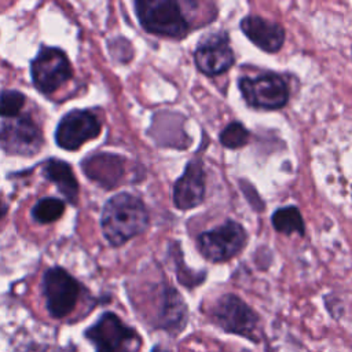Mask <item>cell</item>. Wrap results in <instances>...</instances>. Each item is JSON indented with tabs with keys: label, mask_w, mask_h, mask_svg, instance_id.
Here are the masks:
<instances>
[{
	"label": "cell",
	"mask_w": 352,
	"mask_h": 352,
	"mask_svg": "<svg viewBox=\"0 0 352 352\" xmlns=\"http://www.w3.org/2000/svg\"><path fill=\"white\" fill-rule=\"evenodd\" d=\"M148 226V212L138 197L120 192L110 198L102 212L100 227L104 238L120 246L131 238L142 234Z\"/></svg>",
	"instance_id": "6da1fadb"
},
{
	"label": "cell",
	"mask_w": 352,
	"mask_h": 352,
	"mask_svg": "<svg viewBox=\"0 0 352 352\" xmlns=\"http://www.w3.org/2000/svg\"><path fill=\"white\" fill-rule=\"evenodd\" d=\"M208 315L213 324L227 334L239 336L253 344L261 341L263 330L258 314L235 294L220 296Z\"/></svg>",
	"instance_id": "7a4b0ae2"
},
{
	"label": "cell",
	"mask_w": 352,
	"mask_h": 352,
	"mask_svg": "<svg viewBox=\"0 0 352 352\" xmlns=\"http://www.w3.org/2000/svg\"><path fill=\"white\" fill-rule=\"evenodd\" d=\"M84 336L92 342L95 352H136L142 344L139 333L109 311L103 312Z\"/></svg>",
	"instance_id": "3957f363"
},
{
	"label": "cell",
	"mask_w": 352,
	"mask_h": 352,
	"mask_svg": "<svg viewBox=\"0 0 352 352\" xmlns=\"http://www.w3.org/2000/svg\"><path fill=\"white\" fill-rule=\"evenodd\" d=\"M140 25L150 33L165 37H183L188 30L179 3L173 0H140L135 3Z\"/></svg>",
	"instance_id": "277c9868"
},
{
	"label": "cell",
	"mask_w": 352,
	"mask_h": 352,
	"mask_svg": "<svg viewBox=\"0 0 352 352\" xmlns=\"http://www.w3.org/2000/svg\"><path fill=\"white\" fill-rule=\"evenodd\" d=\"M45 308L55 319H62L73 312L80 296V283L66 270L52 267L43 276Z\"/></svg>",
	"instance_id": "5b68a950"
},
{
	"label": "cell",
	"mask_w": 352,
	"mask_h": 352,
	"mask_svg": "<svg viewBox=\"0 0 352 352\" xmlns=\"http://www.w3.org/2000/svg\"><path fill=\"white\" fill-rule=\"evenodd\" d=\"M238 87L246 103L254 109L276 110L283 107L289 100L287 84L276 73L242 77L238 81Z\"/></svg>",
	"instance_id": "8992f818"
},
{
	"label": "cell",
	"mask_w": 352,
	"mask_h": 352,
	"mask_svg": "<svg viewBox=\"0 0 352 352\" xmlns=\"http://www.w3.org/2000/svg\"><path fill=\"white\" fill-rule=\"evenodd\" d=\"M246 231L232 220L205 231L198 236L201 253L213 263H221L236 256L246 245Z\"/></svg>",
	"instance_id": "52a82bcc"
},
{
	"label": "cell",
	"mask_w": 352,
	"mask_h": 352,
	"mask_svg": "<svg viewBox=\"0 0 352 352\" xmlns=\"http://www.w3.org/2000/svg\"><path fill=\"white\" fill-rule=\"evenodd\" d=\"M34 87L51 94L72 77V66L66 54L55 47H43L30 65Z\"/></svg>",
	"instance_id": "ba28073f"
},
{
	"label": "cell",
	"mask_w": 352,
	"mask_h": 352,
	"mask_svg": "<svg viewBox=\"0 0 352 352\" xmlns=\"http://www.w3.org/2000/svg\"><path fill=\"white\" fill-rule=\"evenodd\" d=\"M43 143V133L29 116L4 122L0 126V147L7 154L30 157L40 151Z\"/></svg>",
	"instance_id": "9c48e42d"
},
{
	"label": "cell",
	"mask_w": 352,
	"mask_h": 352,
	"mask_svg": "<svg viewBox=\"0 0 352 352\" xmlns=\"http://www.w3.org/2000/svg\"><path fill=\"white\" fill-rule=\"evenodd\" d=\"M100 121L89 110H72L59 121L55 131L56 144L65 150H77L85 142L99 136Z\"/></svg>",
	"instance_id": "30bf717a"
},
{
	"label": "cell",
	"mask_w": 352,
	"mask_h": 352,
	"mask_svg": "<svg viewBox=\"0 0 352 352\" xmlns=\"http://www.w3.org/2000/svg\"><path fill=\"white\" fill-rule=\"evenodd\" d=\"M194 60L197 67L209 77L227 72L234 63L228 34L219 32L202 37L194 51Z\"/></svg>",
	"instance_id": "8fae6325"
},
{
	"label": "cell",
	"mask_w": 352,
	"mask_h": 352,
	"mask_svg": "<svg viewBox=\"0 0 352 352\" xmlns=\"http://www.w3.org/2000/svg\"><path fill=\"white\" fill-rule=\"evenodd\" d=\"M187 322L188 308L186 301L175 287L165 286L160 294V305L154 319V327L176 337L186 329Z\"/></svg>",
	"instance_id": "7c38bea8"
},
{
	"label": "cell",
	"mask_w": 352,
	"mask_h": 352,
	"mask_svg": "<svg viewBox=\"0 0 352 352\" xmlns=\"http://www.w3.org/2000/svg\"><path fill=\"white\" fill-rule=\"evenodd\" d=\"M205 197V173L202 165L190 161L173 186V204L180 210L198 206Z\"/></svg>",
	"instance_id": "4fadbf2b"
},
{
	"label": "cell",
	"mask_w": 352,
	"mask_h": 352,
	"mask_svg": "<svg viewBox=\"0 0 352 352\" xmlns=\"http://www.w3.org/2000/svg\"><path fill=\"white\" fill-rule=\"evenodd\" d=\"M81 169L88 179L103 188H114L124 176L125 165L120 155L100 153L85 158L81 162Z\"/></svg>",
	"instance_id": "5bb4252c"
},
{
	"label": "cell",
	"mask_w": 352,
	"mask_h": 352,
	"mask_svg": "<svg viewBox=\"0 0 352 352\" xmlns=\"http://www.w3.org/2000/svg\"><path fill=\"white\" fill-rule=\"evenodd\" d=\"M245 36L265 52H276L285 41V29L272 21L257 15H248L241 21Z\"/></svg>",
	"instance_id": "9a60e30c"
},
{
	"label": "cell",
	"mask_w": 352,
	"mask_h": 352,
	"mask_svg": "<svg viewBox=\"0 0 352 352\" xmlns=\"http://www.w3.org/2000/svg\"><path fill=\"white\" fill-rule=\"evenodd\" d=\"M43 173L50 182H52L58 187V190L70 204L77 202L78 183L74 177L72 166L67 162L51 158L44 164Z\"/></svg>",
	"instance_id": "2e32d148"
},
{
	"label": "cell",
	"mask_w": 352,
	"mask_h": 352,
	"mask_svg": "<svg viewBox=\"0 0 352 352\" xmlns=\"http://www.w3.org/2000/svg\"><path fill=\"white\" fill-rule=\"evenodd\" d=\"M272 226L278 232L304 235V220L296 206H285L272 213Z\"/></svg>",
	"instance_id": "e0dca14e"
},
{
	"label": "cell",
	"mask_w": 352,
	"mask_h": 352,
	"mask_svg": "<svg viewBox=\"0 0 352 352\" xmlns=\"http://www.w3.org/2000/svg\"><path fill=\"white\" fill-rule=\"evenodd\" d=\"M65 212V202L59 198H41L32 209V217L41 224H48L58 220Z\"/></svg>",
	"instance_id": "ac0fdd59"
},
{
	"label": "cell",
	"mask_w": 352,
	"mask_h": 352,
	"mask_svg": "<svg viewBox=\"0 0 352 352\" xmlns=\"http://www.w3.org/2000/svg\"><path fill=\"white\" fill-rule=\"evenodd\" d=\"M249 131L238 121L228 124L220 133V142L228 148L242 147L248 143Z\"/></svg>",
	"instance_id": "d6986e66"
},
{
	"label": "cell",
	"mask_w": 352,
	"mask_h": 352,
	"mask_svg": "<svg viewBox=\"0 0 352 352\" xmlns=\"http://www.w3.org/2000/svg\"><path fill=\"white\" fill-rule=\"evenodd\" d=\"M25 95L19 91H3L0 94V117H15L25 104Z\"/></svg>",
	"instance_id": "ffe728a7"
},
{
	"label": "cell",
	"mask_w": 352,
	"mask_h": 352,
	"mask_svg": "<svg viewBox=\"0 0 352 352\" xmlns=\"http://www.w3.org/2000/svg\"><path fill=\"white\" fill-rule=\"evenodd\" d=\"M6 212H7V205L0 199V217H3L6 214Z\"/></svg>",
	"instance_id": "44dd1931"
}]
</instances>
